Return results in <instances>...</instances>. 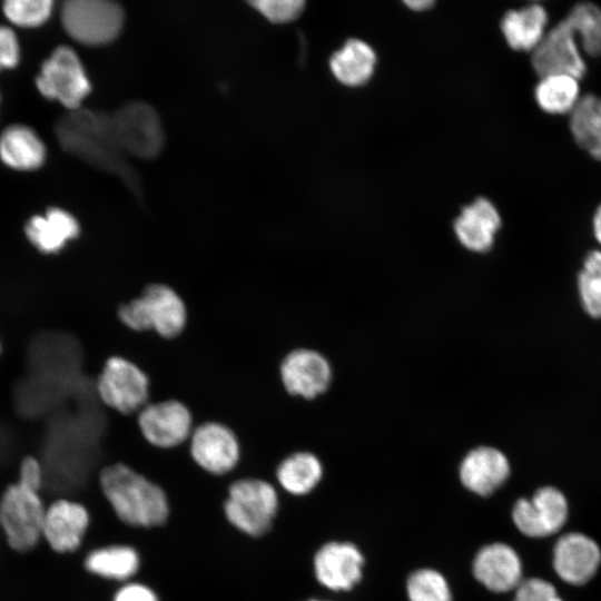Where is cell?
Listing matches in <instances>:
<instances>
[{"instance_id": "6da1fadb", "label": "cell", "mask_w": 601, "mask_h": 601, "mask_svg": "<svg viewBox=\"0 0 601 601\" xmlns=\"http://www.w3.org/2000/svg\"><path fill=\"white\" fill-rule=\"evenodd\" d=\"M97 484L114 516L125 526L150 531L165 528L173 508L167 490L124 462L105 465Z\"/></svg>"}, {"instance_id": "7a4b0ae2", "label": "cell", "mask_w": 601, "mask_h": 601, "mask_svg": "<svg viewBox=\"0 0 601 601\" xmlns=\"http://www.w3.org/2000/svg\"><path fill=\"white\" fill-rule=\"evenodd\" d=\"M56 136L66 151L120 177L134 195L141 196L139 177L116 139L110 116L83 108L70 110L57 122Z\"/></svg>"}, {"instance_id": "3957f363", "label": "cell", "mask_w": 601, "mask_h": 601, "mask_svg": "<svg viewBox=\"0 0 601 601\" xmlns=\"http://www.w3.org/2000/svg\"><path fill=\"white\" fill-rule=\"evenodd\" d=\"M221 514L237 533L260 539L270 532L279 510L275 485L262 476L236 477L228 482Z\"/></svg>"}, {"instance_id": "277c9868", "label": "cell", "mask_w": 601, "mask_h": 601, "mask_svg": "<svg viewBox=\"0 0 601 601\" xmlns=\"http://www.w3.org/2000/svg\"><path fill=\"white\" fill-rule=\"evenodd\" d=\"M120 322L138 333L152 332L162 338L179 336L187 324V307L180 295L160 283L147 285L118 309Z\"/></svg>"}, {"instance_id": "5b68a950", "label": "cell", "mask_w": 601, "mask_h": 601, "mask_svg": "<svg viewBox=\"0 0 601 601\" xmlns=\"http://www.w3.org/2000/svg\"><path fill=\"white\" fill-rule=\"evenodd\" d=\"M96 391L107 408L135 416L149 403L150 382L137 364L121 356H112L106 361L97 377Z\"/></svg>"}, {"instance_id": "8992f818", "label": "cell", "mask_w": 601, "mask_h": 601, "mask_svg": "<svg viewBox=\"0 0 601 601\" xmlns=\"http://www.w3.org/2000/svg\"><path fill=\"white\" fill-rule=\"evenodd\" d=\"M45 513L38 491L19 482L4 491L0 500V525L12 549L24 552L38 543Z\"/></svg>"}, {"instance_id": "52a82bcc", "label": "cell", "mask_w": 601, "mask_h": 601, "mask_svg": "<svg viewBox=\"0 0 601 601\" xmlns=\"http://www.w3.org/2000/svg\"><path fill=\"white\" fill-rule=\"evenodd\" d=\"M39 92L70 110L80 108L91 85L77 53L67 46L56 48L43 61L36 79Z\"/></svg>"}, {"instance_id": "ba28073f", "label": "cell", "mask_w": 601, "mask_h": 601, "mask_svg": "<svg viewBox=\"0 0 601 601\" xmlns=\"http://www.w3.org/2000/svg\"><path fill=\"white\" fill-rule=\"evenodd\" d=\"M187 445L195 465L213 477L230 476L240 462L242 449L236 433L219 422L195 426Z\"/></svg>"}, {"instance_id": "9c48e42d", "label": "cell", "mask_w": 601, "mask_h": 601, "mask_svg": "<svg viewBox=\"0 0 601 601\" xmlns=\"http://www.w3.org/2000/svg\"><path fill=\"white\" fill-rule=\"evenodd\" d=\"M61 20L72 39L97 46L119 35L124 12L119 4L107 0H69L62 7Z\"/></svg>"}, {"instance_id": "30bf717a", "label": "cell", "mask_w": 601, "mask_h": 601, "mask_svg": "<svg viewBox=\"0 0 601 601\" xmlns=\"http://www.w3.org/2000/svg\"><path fill=\"white\" fill-rule=\"evenodd\" d=\"M110 117L116 139L126 155L151 159L161 151L164 130L151 106L130 101L119 107Z\"/></svg>"}, {"instance_id": "8fae6325", "label": "cell", "mask_w": 601, "mask_h": 601, "mask_svg": "<svg viewBox=\"0 0 601 601\" xmlns=\"http://www.w3.org/2000/svg\"><path fill=\"white\" fill-rule=\"evenodd\" d=\"M144 440L158 450H173L188 443L194 430L189 408L178 400L149 402L137 414Z\"/></svg>"}, {"instance_id": "7c38bea8", "label": "cell", "mask_w": 601, "mask_h": 601, "mask_svg": "<svg viewBox=\"0 0 601 601\" xmlns=\"http://www.w3.org/2000/svg\"><path fill=\"white\" fill-rule=\"evenodd\" d=\"M531 65L539 77L550 73L584 77L588 68L578 36L564 18L548 29L531 52Z\"/></svg>"}, {"instance_id": "4fadbf2b", "label": "cell", "mask_w": 601, "mask_h": 601, "mask_svg": "<svg viewBox=\"0 0 601 601\" xmlns=\"http://www.w3.org/2000/svg\"><path fill=\"white\" fill-rule=\"evenodd\" d=\"M566 519V499L561 491L552 486L539 489L531 500L519 499L512 510L515 526L530 538L556 533Z\"/></svg>"}, {"instance_id": "5bb4252c", "label": "cell", "mask_w": 601, "mask_h": 601, "mask_svg": "<svg viewBox=\"0 0 601 601\" xmlns=\"http://www.w3.org/2000/svg\"><path fill=\"white\" fill-rule=\"evenodd\" d=\"M279 377L284 391L290 397L312 400L327 390L332 371L322 354L300 347L290 349L283 357Z\"/></svg>"}, {"instance_id": "9a60e30c", "label": "cell", "mask_w": 601, "mask_h": 601, "mask_svg": "<svg viewBox=\"0 0 601 601\" xmlns=\"http://www.w3.org/2000/svg\"><path fill=\"white\" fill-rule=\"evenodd\" d=\"M364 561L354 543L331 541L315 552L313 570L324 588L334 592L349 591L362 580Z\"/></svg>"}, {"instance_id": "2e32d148", "label": "cell", "mask_w": 601, "mask_h": 601, "mask_svg": "<svg viewBox=\"0 0 601 601\" xmlns=\"http://www.w3.org/2000/svg\"><path fill=\"white\" fill-rule=\"evenodd\" d=\"M91 516L80 502L59 499L46 509L42 536L58 553L77 551L90 528Z\"/></svg>"}, {"instance_id": "e0dca14e", "label": "cell", "mask_w": 601, "mask_h": 601, "mask_svg": "<svg viewBox=\"0 0 601 601\" xmlns=\"http://www.w3.org/2000/svg\"><path fill=\"white\" fill-rule=\"evenodd\" d=\"M601 563L599 545L588 535L577 532L559 538L553 549V568L566 583L581 585L598 571Z\"/></svg>"}, {"instance_id": "ac0fdd59", "label": "cell", "mask_w": 601, "mask_h": 601, "mask_svg": "<svg viewBox=\"0 0 601 601\" xmlns=\"http://www.w3.org/2000/svg\"><path fill=\"white\" fill-rule=\"evenodd\" d=\"M472 572L487 590L496 593L515 590L522 582V563L510 545L494 542L481 548L472 562Z\"/></svg>"}, {"instance_id": "d6986e66", "label": "cell", "mask_w": 601, "mask_h": 601, "mask_svg": "<svg viewBox=\"0 0 601 601\" xmlns=\"http://www.w3.org/2000/svg\"><path fill=\"white\" fill-rule=\"evenodd\" d=\"M509 474L506 456L491 446H479L470 451L459 470L464 487L480 496L491 495L506 481Z\"/></svg>"}, {"instance_id": "ffe728a7", "label": "cell", "mask_w": 601, "mask_h": 601, "mask_svg": "<svg viewBox=\"0 0 601 601\" xmlns=\"http://www.w3.org/2000/svg\"><path fill=\"white\" fill-rule=\"evenodd\" d=\"M501 225L495 205L485 197H477L462 209L454 221V231L465 248L484 253L493 246Z\"/></svg>"}, {"instance_id": "44dd1931", "label": "cell", "mask_w": 601, "mask_h": 601, "mask_svg": "<svg viewBox=\"0 0 601 601\" xmlns=\"http://www.w3.org/2000/svg\"><path fill=\"white\" fill-rule=\"evenodd\" d=\"M142 558L139 550L128 543H108L90 550L83 559L85 570L109 582L125 583L140 572Z\"/></svg>"}, {"instance_id": "7402d4cb", "label": "cell", "mask_w": 601, "mask_h": 601, "mask_svg": "<svg viewBox=\"0 0 601 601\" xmlns=\"http://www.w3.org/2000/svg\"><path fill=\"white\" fill-rule=\"evenodd\" d=\"M30 243L47 255L59 254L81 234L77 218L61 208H50L45 215H36L26 225Z\"/></svg>"}, {"instance_id": "603a6c76", "label": "cell", "mask_w": 601, "mask_h": 601, "mask_svg": "<svg viewBox=\"0 0 601 601\" xmlns=\"http://www.w3.org/2000/svg\"><path fill=\"white\" fill-rule=\"evenodd\" d=\"M548 22L546 8L532 2L508 10L501 19L500 28L512 49L532 52L548 31Z\"/></svg>"}, {"instance_id": "cb8c5ba5", "label": "cell", "mask_w": 601, "mask_h": 601, "mask_svg": "<svg viewBox=\"0 0 601 601\" xmlns=\"http://www.w3.org/2000/svg\"><path fill=\"white\" fill-rule=\"evenodd\" d=\"M0 158L13 169L33 170L43 164L46 148L31 128L11 125L0 136Z\"/></svg>"}, {"instance_id": "d4e9b609", "label": "cell", "mask_w": 601, "mask_h": 601, "mask_svg": "<svg viewBox=\"0 0 601 601\" xmlns=\"http://www.w3.org/2000/svg\"><path fill=\"white\" fill-rule=\"evenodd\" d=\"M375 65V51L359 39L347 40L329 59L332 73L347 87H359L366 83L374 72Z\"/></svg>"}, {"instance_id": "484cf974", "label": "cell", "mask_w": 601, "mask_h": 601, "mask_svg": "<svg viewBox=\"0 0 601 601\" xmlns=\"http://www.w3.org/2000/svg\"><path fill=\"white\" fill-rule=\"evenodd\" d=\"M278 485L288 494L303 496L311 493L323 477V466L318 457L305 451L290 453L275 467Z\"/></svg>"}, {"instance_id": "4316f807", "label": "cell", "mask_w": 601, "mask_h": 601, "mask_svg": "<svg viewBox=\"0 0 601 601\" xmlns=\"http://www.w3.org/2000/svg\"><path fill=\"white\" fill-rule=\"evenodd\" d=\"M569 116V128L577 145L601 160V96L582 95Z\"/></svg>"}, {"instance_id": "83f0119b", "label": "cell", "mask_w": 601, "mask_h": 601, "mask_svg": "<svg viewBox=\"0 0 601 601\" xmlns=\"http://www.w3.org/2000/svg\"><path fill=\"white\" fill-rule=\"evenodd\" d=\"M533 93L538 106L551 115H570L582 96L580 79L568 73L541 76Z\"/></svg>"}, {"instance_id": "f1b7e54d", "label": "cell", "mask_w": 601, "mask_h": 601, "mask_svg": "<svg viewBox=\"0 0 601 601\" xmlns=\"http://www.w3.org/2000/svg\"><path fill=\"white\" fill-rule=\"evenodd\" d=\"M563 18L578 36L582 50L592 57L601 56V7L580 1Z\"/></svg>"}, {"instance_id": "f546056e", "label": "cell", "mask_w": 601, "mask_h": 601, "mask_svg": "<svg viewBox=\"0 0 601 601\" xmlns=\"http://www.w3.org/2000/svg\"><path fill=\"white\" fill-rule=\"evenodd\" d=\"M406 594L408 601H453L446 578L431 568L414 570L407 577Z\"/></svg>"}, {"instance_id": "4dcf8cb0", "label": "cell", "mask_w": 601, "mask_h": 601, "mask_svg": "<svg viewBox=\"0 0 601 601\" xmlns=\"http://www.w3.org/2000/svg\"><path fill=\"white\" fill-rule=\"evenodd\" d=\"M578 287L584 309L593 317H601V250L587 255Z\"/></svg>"}, {"instance_id": "1f68e13d", "label": "cell", "mask_w": 601, "mask_h": 601, "mask_svg": "<svg viewBox=\"0 0 601 601\" xmlns=\"http://www.w3.org/2000/svg\"><path fill=\"white\" fill-rule=\"evenodd\" d=\"M51 0H8L3 3L6 17L20 27L42 24L52 10Z\"/></svg>"}, {"instance_id": "d6a6232c", "label": "cell", "mask_w": 601, "mask_h": 601, "mask_svg": "<svg viewBox=\"0 0 601 601\" xmlns=\"http://www.w3.org/2000/svg\"><path fill=\"white\" fill-rule=\"evenodd\" d=\"M250 4L268 21L287 23L300 16L306 3L303 0H258Z\"/></svg>"}, {"instance_id": "836d02e7", "label": "cell", "mask_w": 601, "mask_h": 601, "mask_svg": "<svg viewBox=\"0 0 601 601\" xmlns=\"http://www.w3.org/2000/svg\"><path fill=\"white\" fill-rule=\"evenodd\" d=\"M513 601H563L555 588L539 578L522 580L515 589Z\"/></svg>"}, {"instance_id": "e575fe53", "label": "cell", "mask_w": 601, "mask_h": 601, "mask_svg": "<svg viewBox=\"0 0 601 601\" xmlns=\"http://www.w3.org/2000/svg\"><path fill=\"white\" fill-rule=\"evenodd\" d=\"M110 601H161L158 591L144 581L131 580L121 583L112 593Z\"/></svg>"}, {"instance_id": "d590c367", "label": "cell", "mask_w": 601, "mask_h": 601, "mask_svg": "<svg viewBox=\"0 0 601 601\" xmlns=\"http://www.w3.org/2000/svg\"><path fill=\"white\" fill-rule=\"evenodd\" d=\"M20 59V47L14 31L7 26H0V61L3 68H13Z\"/></svg>"}, {"instance_id": "8d00e7d4", "label": "cell", "mask_w": 601, "mask_h": 601, "mask_svg": "<svg viewBox=\"0 0 601 601\" xmlns=\"http://www.w3.org/2000/svg\"><path fill=\"white\" fill-rule=\"evenodd\" d=\"M43 481L45 472L40 461L32 456L24 459L20 466L19 483L39 492Z\"/></svg>"}, {"instance_id": "74e56055", "label": "cell", "mask_w": 601, "mask_h": 601, "mask_svg": "<svg viewBox=\"0 0 601 601\" xmlns=\"http://www.w3.org/2000/svg\"><path fill=\"white\" fill-rule=\"evenodd\" d=\"M592 226H593V234L601 244V203L598 205V207L594 210L593 218H592Z\"/></svg>"}, {"instance_id": "f35d334b", "label": "cell", "mask_w": 601, "mask_h": 601, "mask_svg": "<svg viewBox=\"0 0 601 601\" xmlns=\"http://www.w3.org/2000/svg\"><path fill=\"white\" fill-rule=\"evenodd\" d=\"M404 3L412 10L422 11L431 8L434 2L430 0H407Z\"/></svg>"}, {"instance_id": "ab89813d", "label": "cell", "mask_w": 601, "mask_h": 601, "mask_svg": "<svg viewBox=\"0 0 601 601\" xmlns=\"http://www.w3.org/2000/svg\"><path fill=\"white\" fill-rule=\"evenodd\" d=\"M308 601H327V600L309 599Z\"/></svg>"}, {"instance_id": "60d3db41", "label": "cell", "mask_w": 601, "mask_h": 601, "mask_svg": "<svg viewBox=\"0 0 601 601\" xmlns=\"http://www.w3.org/2000/svg\"><path fill=\"white\" fill-rule=\"evenodd\" d=\"M2 69L1 61H0V70Z\"/></svg>"}]
</instances>
